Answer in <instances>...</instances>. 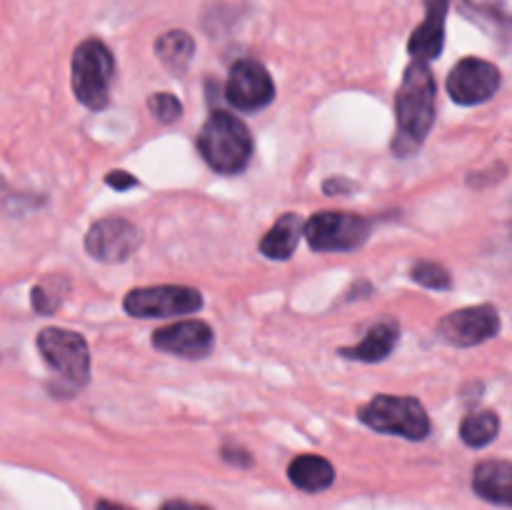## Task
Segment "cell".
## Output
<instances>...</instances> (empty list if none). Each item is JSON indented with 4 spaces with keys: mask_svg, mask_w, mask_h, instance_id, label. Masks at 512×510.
<instances>
[{
    "mask_svg": "<svg viewBox=\"0 0 512 510\" xmlns=\"http://www.w3.org/2000/svg\"><path fill=\"white\" fill-rule=\"evenodd\" d=\"M435 75L428 63H413L405 68L403 83L395 98V115H398V135L393 140V150L405 158L415 153L428 138L435 123Z\"/></svg>",
    "mask_w": 512,
    "mask_h": 510,
    "instance_id": "6da1fadb",
    "label": "cell"
},
{
    "mask_svg": "<svg viewBox=\"0 0 512 510\" xmlns=\"http://www.w3.org/2000/svg\"><path fill=\"white\" fill-rule=\"evenodd\" d=\"M198 150L215 173H243L253 158V135L238 115L215 110L200 130Z\"/></svg>",
    "mask_w": 512,
    "mask_h": 510,
    "instance_id": "7a4b0ae2",
    "label": "cell"
},
{
    "mask_svg": "<svg viewBox=\"0 0 512 510\" xmlns=\"http://www.w3.org/2000/svg\"><path fill=\"white\" fill-rule=\"evenodd\" d=\"M113 75L115 58L103 40L88 38L75 48L70 60V85L80 105L88 110H103L110 103Z\"/></svg>",
    "mask_w": 512,
    "mask_h": 510,
    "instance_id": "3957f363",
    "label": "cell"
},
{
    "mask_svg": "<svg viewBox=\"0 0 512 510\" xmlns=\"http://www.w3.org/2000/svg\"><path fill=\"white\" fill-rule=\"evenodd\" d=\"M360 420L375 433L400 435L405 440H425L433 428L423 403L408 395H375L360 408Z\"/></svg>",
    "mask_w": 512,
    "mask_h": 510,
    "instance_id": "277c9868",
    "label": "cell"
},
{
    "mask_svg": "<svg viewBox=\"0 0 512 510\" xmlns=\"http://www.w3.org/2000/svg\"><path fill=\"white\" fill-rule=\"evenodd\" d=\"M303 235L315 253H348L368 240L370 220L343 210H323L303 225Z\"/></svg>",
    "mask_w": 512,
    "mask_h": 510,
    "instance_id": "5b68a950",
    "label": "cell"
},
{
    "mask_svg": "<svg viewBox=\"0 0 512 510\" xmlns=\"http://www.w3.org/2000/svg\"><path fill=\"white\" fill-rule=\"evenodd\" d=\"M38 350L45 363L73 385L90 380V350L80 333L65 328H43L38 333Z\"/></svg>",
    "mask_w": 512,
    "mask_h": 510,
    "instance_id": "8992f818",
    "label": "cell"
},
{
    "mask_svg": "<svg viewBox=\"0 0 512 510\" xmlns=\"http://www.w3.org/2000/svg\"><path fill=\"white\" fill-rule=\"evenodd\" d=\"M123 308L133 318L193 315L203 308V295L188 285H150V288L130 290L123 298Z\"/></svg>",
    "mask_w": 512,
    "mask_h": 510,
    "instance_id": "52a82bcc",
    "label": "cell"
},
{
    "mask_svg": "<svg viewBox=\"0 0 512 510\" xmlns=\"http://www.w3.org/2000/svg\"><path fill=\"white\" fill-rule=\"evenodd\" d=\"M275 98V83L270 78L268 68L253 58H240L233 63L225 83V100L235 110L243 113H258L268 108Z\"/></svg>",
    "mask_w": 512,
    "mask_h": 510,
    "instance_id": "ba28073f",
    "label": "cell"
},
{
    "mask_svg": "<svg viewBox=\"0 0 512 510\" xmlns=\"http://www.w3.org/2000/svg\"><path fill=\"white\" fill-rule=\"evenodd\" d=\"M143 243L138 225L120 215L100 218L90 225L85 235V250L98 263H125Z\"/></svg>",
    "mask_w": 512,
    "mask_h": 510,
    "instance_id": "9c48e42d",
    "label": "cell"
},
{
    "mask_svg": "<svg viewBox=\"0 0 512 510\" xmlns=\"http://www.w3.org/2000/svg\"><path fill=\"white\" fill-rule=\"evenodd\" d=\"M438 333L445 343L455 348H473V345L493 340L500 333V313L495 305H473V308L448 313L438 325Z\"/></svg>",
    "mask_w": 512,
    "mask_h": 510,
    "instance_id": "30bf717a",
    "label": "cell"
},
{
    "mask_svg": "<svg viewBox=\"0 0 512 510\" xmlns=\"http://www.w3.org/2000/svg\"><path fill=\"white\" fill-rule=\"evenodd\" d=\"M500 90V70L483 58H463L448 75V95L458 105L488 103Z\"/></svg>",
    "mask_w": 512,
    "mask_h": 510,
    "instance_id": "8fae6325",
    "label": "cell"
},
{
    "mask_svg": "<svg viewBox=\"0 0 512 510\" xmlns=\"http://www.w3.org/2000/svg\"><path fill=\"white\" fill-rule=\"evenodd\" d=\"M153 345L158 350H163V353L178 355V358L203 360L208 358L210 350H213L215 335L213 328H210L205 320L188 318L155 330Z\"/></svg>",
    "mask_w": 512,
    "mask_h": 510,
    "instance_id": "7c38bea8",
    "label": "cell"
},
{
    "mask_svg": "<svg viewBox=\"0 0 512 510\" xmlns=\"http://www.w3.org/2000/svg\"><path fill=\"white\" fill-rule=\"evenodd\" d=\"M453 0H425V20L413 30L408 40L410 58L418 63H430L440 58L445 45V18Z\"/></svg>",
    "mask_w": 512,
    "mask_h": 510,
    "instance_id": "4fadbf2b",
    "label": "cell"
},
{
    "mask_svg": "<svg viewBox=\"0 0 512 510\" xmlns=\"http://www.w3.org/2000/svg\"><path fill=\"white\" fill-rule=\"evenodd\" d=\"M400 340V323L395 318H383L365 333V338L358 345L340 348V355L358 363H383L385 358L393 355Z\"/></svg>",
    "mask_w": 512,
    "mask_h": 510,
    "instance_id": "5bb4252c",
    "label": "cell"
},
{
    "mask_svg": "<svg viewBox=\"0 0 512 510\" xmlns=\"http://www.w3.org/2000/svg\"><path fill=\"white\" fill-rule=\"evenodd\" d=\"M473 488L483 500L510 508L512 505V465L508 460H485L475 468Z\"/></svg>",
    "mask_w": 512,
    "mask_h": 510,
    "instance_id": "9a60e30c",
    "label": "cell"
},
{
    "mask_svg": "<svg viewBox=\"0 0 512 510\" xmlns=\"http://www.w3.org/2000/svg\"><path fill=\"white\" fill-rule=\"evenodd\" d=\"M303 218L298 213H283L278 223L263 235L260 240V253L270 260H288L293 258L300 238H303Z\"/></svg>",
    "mask_w": 512,
    "mask_h": 510,
    "instance_id": "2e32d148",
    "label": "cell"
},
{
    "mask_svg": "<svg viewBox=\"0 0 512 510\" xmlns=\"http://www.w3.org/2000/svg\"><path fill=\"white\" fill-rule=\"evenodd\" d=\"M288 478L305 493H323L335 483V468L320 455H300L288 465Z\"/></svg>",
    "mask_w": 512,
    "mask_h": 510,
    "instance_id": "e0dca14e",
    "label": "cell"
},
{
    "mask_svg": "<svg viewBox=\"0 0 512 510\" xmlns=\"http://www.w3.org/2000/svg\"><path fill=\"white\" fill-rule=\"evenodd\" d=\"M155 53L170 73L183 75L195 55V40L185 30H168L155 40Z\"/></svg>",
    "mask_w": 512,
    "mask_h": 510,
    "instance_id": "ac0fdd59",
    "label": "cell"
},
{
    "mask_svg": "<svg viewBox=\"0 0 512 510\" xmlns=\"http://www.w3.org/2000/svg\"><path fill=\"white\" fill-rule=\"evenodd\" d=\"M500 433V418L493 410H478V413L465 415L460 425V438L470 448H485L493 443Z\"/></svg>",
    "mask_w": 512,
    "mask_h": 510,
    "instance_id": "d6986e66",
    "label": "cell"
},
{
    "mask_svg": "<svg viewBox=\"0 0 512 510\" xmlns=\"http://www.w3.org/2000/svg\"><path fill=\"white\" fill-rule=\"evenodd\" d=\"M70 283L63 278V275H48L43 283H38L30 293V303L38 310L40 315H50L63 305L65 293H68Z\"/></svg>",
    "mask_w": 512,
    "mask_h": 510,
    "instance_id": "ffe728a7",
    "label": "cell"
},
{
    "mask_svg": "<svg viewBox=\"0 0 512 510\" xmlns=\"http://www.w3.org/2000/svg\"><path fill=\"white\" fill-rule=\"evenodd\" d=\"M410 278L418 285L430 290H450L453 288V278H450L448 270L440 263H433V260H420V263L413 265L410 270Z\"/></svg>",
    "mask_w": 512,
    "mask_h": 510,
    "instance_id": "44dd1931",
    "label": "cell"
},
{
    "mask_svg": "<svg viewBox=\"0 0 512 510\" xmlns=\"http://www.w3.org/2000/svg\"><path fill=\"white\" fill-rule=\"evenodd\" d=\"M148 108L150 113L165 125L175 123V120H180V115H183V103H180L173 93H153L148 98Z\"/></svg>",
    "mask_w": 512,
    "mask_h": 510,
    "instance_id": "7402d4cb",
    "label": "cell"
},
{
    "mask_svg": "<svg viewBox=\"0 0 512 510\" xmlns=\"http://www.w3.org/2000/svg\"><path fill=\"white\" fill-rule=\"evenodd\" d=\"M465 5L473 8L475 13L500 20V23H508L510 20V0H465Z\"/></svg>",
    "mask_w": 512,
    "mask_h": 510,
    "instance_id": "603a6c76",
    "label": "cell"
},
{
    "mask_svg": "<svg viewBox=\"0 0 512 510\" xmlns=\"http://www.w3.org/2000/svg\"><path fill=\"white\" fill-rule=\"evenodd\" d=\"M105 185H110L115 190H128L133 185H138V178L130 173H123V170H113V173L105 175Z\"/></svg>",
    "mask_w": 512,
    "mask_h": 510,
    "instance_id": "cb8c5ba5",
    "label": "cell"
},
{
    "mask_svg": "<svg viewBox=\"0 0 512 510\" xmlns=\"http://www.w3.org/2000/svg\"><path fill=\"white\" fill-rule=\"evenodd\" d=\"M355 188H358V185H355L353 180H345V178H340V175H335V178L325 180L323 183V190L328 195H348L350 190H355Z\"/></svg>",
    "mask_w": 512,
    "mask_h": 510,
    "instance_id": "d4e9b609",
    "label": "cell"
},
{
    "mask_svg": "<svg viewBox=\"0 0 512 510\" xmlns=\"http://www.w3.org/2000/svg\"><path fill=\"white\" fill-rule=\"evenodd\" d=\"M160 510H210L200 503H190V500H168Z\"/></svg>",
    "mask_w": 512,
    "mask_h": 510,
    "instance_id": "484cf974",
    "label": "cell"
},
{
    "mask_svg": "<svg viewBox=\"0 0 512 510\" xmlns=\"http://www.w3.org/2000/svg\"><path fill=\"white\" fill-rule=\"evenodd\" d=\"M98 510H125V508H120V505H115V503H98Z\"/></svg>",
    "mask_w": 512,
    "mask_h": 510,
    "instance_id": "4316f807",
    "label": "cell"
}]
</instances>
